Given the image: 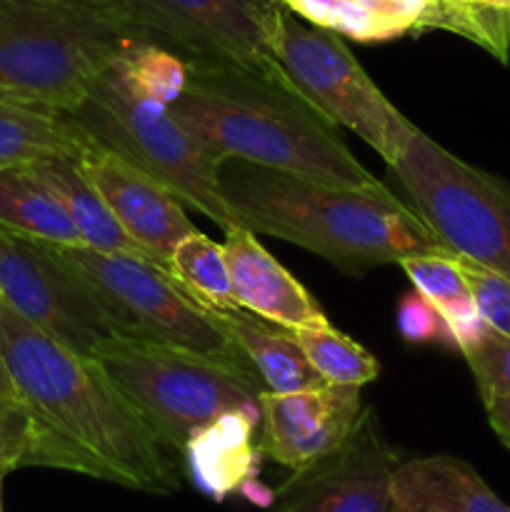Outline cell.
<instances>
[{"label":"cell","instance_id":"1","mask_svg":"<svg viewBox=\"0 0 510 512\" xmlns=\"http://www.w3.org/2000/svg\"><path fill=\"white\" fill-rule=\"evenodd\" d=\"M185 65L183 90L170 113L218 165L238 158L335 188L393 195L285 70L200 60Z\"/></svg>","mask_w":510,"mask_h":512},{"label":"cell","instance_id":"2","mask_svg":"<svg viewBox=\"0 0 510 512\" xmlns=\"http://www.w3.org/2000/svg\"><path fill=\"white\" fill-rule=\"evenodd\" d=\"M0 353L20 400L83 455L95 480L148 495L178 493L183 480L168 448L98 360L25 323L3 300Z\"/></svg>","mask_w":510,"mask_h":512},{"label":"cell","instance_id":"3","mask_svg":"<svg viewBox=\"0 0 510 512\" xmlns=\"http://www.w3.org/2000/svg\"><path fill=\"white\" fill-rule=\"evenodd\" d=\"M218 183L238 225L313 250L348 275L408 255L450 253L395 195L335 188L238 158L218 165Z\"/></svg>","mask_w":510,"mask_h":512},{"label":"cell","instance_id":"4","mask_svg":"<svg viewBox=\"0 0 510 512\" xmlns=\"http://www.w3.org/2000/svg\"><path fill=\"white\" fill-rule=\"evenodd\" d=\"M140 43L150 40L115 0H0V100L73 113Z\"/></svg>","mask_w":510,"mask_h":512},{"label":"cell","instance_id":"5","mask_svg":"<svg viewBox=\"0 0 510 512\" xmlns=\"http://www.w3.org/2000/svg\"><path fill=\"white\" fill-rule=\"evenodd\" d=\"M155 438L183 453L195 430L228 410L258 408L265 383L248 360L195 353L150 338H115L95 355Z\"/></svg>","mask_w":510,"mask_h":512},{"label":"cell","instance_id":"6","mask_svg":"<svg viewBox=\"0 0 510 512\" xmlns=\"http://www.w3.org/2000/svg\"><path fill=\"white\" fill-rule=\"evenodd\" d=\"M115 63L83 103L68 113L70 118L90 140L148 173L215 225L223 230L235 228L238 220L220 193L218 163L178 123L168 103L133 88Z\"/></svg>","mask_w":510,"mask_h":512},{"label":"cell","instance_id":"7","mask_svg":"<svg viewBox=\"0 0 510 512\" xmlns=\"http://www.w3.org/2000/svg\"><path fill=\"white\" fill-rule=\"evenodd\" d=\"M388 168L445 250L510 280V180L465 163L423 130Z\"/></svg>","mask_w":510,"mask_h":512},{"label":"cell","instance_id":"8","mask_svg":"<svg viewBox=\"0 0 510 512\" xmlns=\"http://www.w3.org/2000/svg\"><path fill=\"white\" fill-rule=\"evenodd\" d=\"M273 55L315 108L340 128L353 130L388 165L418 133L333 30L300 23L285 8L273 33Z\"/></svg>","mask_w":510,"mask_h":512},{"label":"cell","instance_id":"9","mask_svg":"<svg viewBox=\"0 0 510 512\" xmlns=\"http://www.w3.org/2000/svg\"><path fill=\"white\" fill-rule=\"evenodd\" d=\"M60 255L78 270L120 320L130 338H150L195 353L248 360L230 340L215 313L165 268L133 255H113L85 245H58Z\"/></svg>","mask_w":510,"mask_h":512},{"label":"cell","instance_id":"10","mask_svg":"<svg viewBox=\"0 0 510 512\" xmlns=\"http://www.w3.org/2000/svg\"><path fill=\"white\" fill-rule=\"evenodd\" d=\"M0 300L85 358L105 343L128 338L120 320L83 275L60 255L58 245L13 233L0 225Z\"/></svg>","mask_w":510,"mask_h":512},{"label":"cell","instance_id":"11","mask_svg":"<svg viewBox=\"0 0 510 512\" xmlns=\"http://www.w3.org/2000/svg\"><path fill=\"white\" fill-rule=\"evenodd\" d=\"M153 45L185 63H233L283 70L273 33L285 5L278 0H115Z\"/></svg>","mask_w":510,"mask_h":512},{"label":"cell","instance_id":"12","mask_svg":"<svg viewBox=\"0 0 510 512\" xmlns=\"http://www.w3.org/2000/svg\"><path fill=\"white\" fill-rule=\"evenodd\" d=\"M400 455L385 440L378 418L363 408L353 433L333 453L293 470L270 493L265 512H395L393 473Z\"/></svg>","mask_w":510,"mask_h":512},{"label":"cell","instance_id":"13","mask_svg":"<svg viewBox=\"0 0 510 512\" xmlns=\"http://www.w3.org/2000/svg\"><path fill=\"white\" fill-rule=\"evenodd\" d=\"M258 445L265 458L290 470L305 468L348 440L363 413L360 388L315 385L295 393L258 395Z\"/></svg>","mask_w":510,"mask_h":512},{"label":"cell","instance_id":"14","mask_svg":"<svg viewBox=\"0 0 510 512\" xmlns=\"http://www.w3.org/2000/svg\"><path fill=\"white\" fill-rule=\"evenodd\" d=\"M78 165L103 195L125 233L148 250L160 268L168 270L175 245L198 230L185 215L183 200L95 140L78 155Z\"/></svg>","mask_w":510,"mask_h":512},{"label":"cell","instance_id":"15","mask_svg":"<svg viewBox=\"0 0 510 512\" xmlns=\"http://www.w3.org/2000/svg\"><path fill=\"white\" fill-rule=\"evenodd\" d=\"M260 408L228 410L190 435L183 448L190 480L203 495L223 503L230 495H245L250 503H270L273 490L258 483L260 445L255 430Z\"/></svg>","mask_w":510,"mask_h":512},{"label":"cell","instance_id":"16","mask_svg":"<svg viewBox=\"0 0 510 512\" xmlns=\"http://www.w3.org/2000/svg\"><path fill=\"white\" fill-rule=\"evenodd\" d=\"M223 250L240 308L288 330L330 323L313 295L260 245L253 230L243 225L225 230Z\"/></svg>","mask_w":510,"mask_h":512},{"label":"cell","instance_id":"17","mask_svg":"<svg viewBox=\"0 0 510 512\" xmlns=\"http://www.w3.org/2000/svg\"><path fill=\"white\" fill-rule=\"evenodd\" d=\"M390 493L395 512H510L483 475L455 455L400 460Z\"/></svg>","mask_w":510,"mask_h":512},{"label":"cell","instance_id":"18","mask_svg":"<svg viewBox=\"0 0 510 512\" xmlns=\"http://www.w3.org/2000/svg\"><path fill=\"white\" fill-rule=\"evenodd\" d=\"M218 323L230 335L248 363L258 370L265 388L273 393H295V390L315 388L325 380L315 373L305 358L293 330L280 328L270 320L258 318L248 310H213Z\"/></svg>","mask_w":510,"mask_h":512},{"label":"cell","instance_id":"19","mask_svg":"<svg viewBox=\"0 0 510 512\" xmlns=\"http://www.w3.org/2000/svg\"><path fill=\"white\" fill-rule=\"evenodd\" d=\"M33 168L43 175L45 183L55 190L60 203L65 205L70 220L78 228L80 243L85 248L113 255H133V258H143L158 265V260L148 250L140 248L125 233V228L118 223L113 210L108 208L103 195L98 193V188L83 173V168L78 165V158L40 160V163H33Z\"/></svg>","mask_w":510,"mask_h":512},{"label":"cell","instance_id":"20","mask_svg":"<svg viewBox=\"0 0 510 512\" xmlns=\"http://www.w3.org/2000/svg\"><path fill=\"white\" fill-rule=\"evenodd\" d=\"M88 143L90 135L68 113L0 100V168L78 158Z\"/></svg>","mask_w":510,"mask_h":512},{"label":"cell","instance_id":"21","mask_svg":"<svg viewBox=\"0 0 510 512\" xmlns=\"http://www.w3.org/2000/svg\"><path fill=\"white\" fill-rule=\"evenodd\" d=\"M0 225L55 245H83L55 190L33 165L0 168Z\"/></svg>","mask_w":510,"mask_h":512},{"label":"cell","instance_id":"22","mask_svg":"<svg viewBox=\"0 0 510 512\" xmlns=\"http://www.w3.org/2000/svg\"><path fill=\"white\" fill-rule=\"evenodd\" d=\"M398 265L410 278L415 293L423 295L443 318L455 348L463 350L483 333L485 320L480 318L473 290L453 253L408 255Z\"/></svg>","mask_w":510,"mask_h":512},{"label":"cell","instance_id":"23","mask_svg":"<svg viewBox=\"0 0 510 512\" xmlns=\"http://www.w3.org/2000/svg\"><path fill=\"white\" fill-rule=\"evenodd\" d=\"M18 468H55L93 478L83 455L55 435L25 403L0 415V475Z\"/></svg>","mask_w":510,"mask_h":512},{"label":"cell","instance_id":"24","mask_svg":"<svg viewBox=\"0 0 510 512\" xmlns=\"http://www.w3.org/2000/svg\"><path fill=\"white\" fill-rule=\"evenodd\" d=\"M168 273L205 308L228 313L243 310L235 300L223 243H215L200 230L175 245L168 258Z\"/></svg>","mask_w":510,"mask_h":512},{"label":"cell","instance_id":"25","mask_svg":"<svg viewBox=\"0 0 510 512\" xmlns=\"http://www.w3.org/2000/svg\"><path fill=\"white\" fill-rule=\"evenodd\" d=\"M293 333L308 363L325 383L363 388L380 375V363L375 355L330 323L320 328H300Z\"/></svg>","mask_w":510,"mask_h":512},{"label":"cell","instance_id":"26","mask_svg":"<svg viewBox=\"0 0 510 512\" xmlns=\"http://www.w3.org/2000/svg\"><path fill=\"white\" fill-rule=\"evenodd\" d=\"M463 358L473 373L483 403L498 395H510V338L485 323L483 333L465 345Z\"/></svg>","mask_w":510,"mask_h":512},{"label":"cell","instance_id":"27","mask_svg":"<svg viewBox=\"0 0 510 512\" xmlns=\"http://www.w3.org/2000/svg\"><path fill=\"white\" fill-rule=\"evenodd\" d=\"M455 260L468 278L480 318L510 338V280L463 255H455Z\"/></svg>","mask_w":510,"mask_h":512},{"label":"cell","instance_id":"28","mask_svg":"<svg viewBox=\"0 0 510 512\" xmlns=\"http://www.w3.org/2000/svg\"><path fill=\"white\" fill-rule=\"evenodd\" d=\"M398 328L408 343H430V340H450L443 318L423 295L413 293L400 303Z\"/></svg>","mask_w":510,"mask_h":512},{"label":"cell","instance_id":"29","mask_svg":"<svg viewBox=\"0 0 510 512\" xmlns=\"http://www.w3.org/2000/svg\"><path fill=\"white\" fill-rule=\"evenodd\" d=\"M483 405L490 428L498 435L500 443L510 450V395H498V398H490Z\"/></svg>","mask_w":510,"mask_h":512},{"label":"cell","instance_id":"30","mask_svg":"<svg viewBox=\"0 0 510 512\" xmlns=\"http://www.w3.org/2000/svg\"><path fill=\"white\" fill-rule=\"evenodd\" d=\"M278 3H283L290 13L303 15L308 23L318 25V28H325L330 18V10L335 8L338 0H278Z\"/></svg>","mask_w":510,"mask_h":512},{"label":"cell","instance_id":"31","mask_svg":"<svg viewBox=\"0 0 510 512\" xmlns=\"http://www.w3.org/2000/svg\"><path fill=\"white\" fill-rule=\"evenodd\" d=\"M18 403H20V395L18 390H15L13 378H10L8 365H5L3 360V353H0V413H5V410H10Z\"/></svg>","mask_w":510,"mask_h":512},{"label":"cell","instance_id":"32","mask_svg":"<svg viewBox=\"0 0 510 512\" xmlns=\"http://www.w3.org/2000/svg\"><path fill=\"white\" fill-rule=\"evenodd\" d=\"M0 512H3V475H0Z\"/></svg>","mask_w":510,"mask_h":512}]
</instances>
